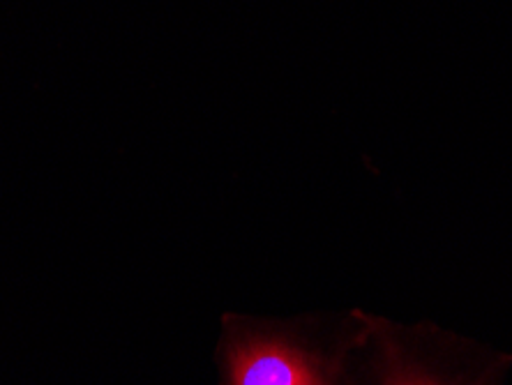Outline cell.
<instances>
[{
  "label": "cell",
  "mask_w": 512,
  "mask_h": 385,
  "mask_svg": "<svg viewBox=\"0 0 512 385\" xmlns=\"http://www.w3.org/2000/svg\"><path fill=\"white\" fill-rule=\"evenodd\" d=\"M227 385H335V369L282 332L231 326L224 339Z\"/></svg>",
  "instance_id": "1"
},
{
  "label": "cell",
  "mask_w": 512,
  "mask_h": 385,
  "mask_svg": "<svg viewBox=\"0 0 512 385\" xmlns=\"http://www.w3.org/2000/svg\"><path fill=\"white\" fill-rule=\"evenodd\" d=\"M381 385H455L450 381H443L441 376L427 372L423 367L409 365L402 362V358H390L388 367H383Z\"/></svg>",
  "instance_id": "2"
}]
</instances>
